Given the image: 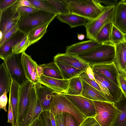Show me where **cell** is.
Masks as SVG:
<instances>
[{
  "label": "cell",
  "mask_w": 126,
  "mask_h": 126,
  "mask_svg": "<svg viewBox=\"0 0 126 126\" xmlns=\"http://www.w3.org/2000/svg\"><path fill=\"white\" fill-rule=\"evenodd\" d=\"M70 14L91 20L96 18L107 8L97 0H64Z\"/></svg>",
  "instance_id": "cell-1"
},
{
  "label": "cell",
  "mask_w": 126,
  "mask_h": 126,
  "mask_svg": "<svg viewBox=\"0 0 126 126\" xmlns=\"http://www.w3.org/2000/svg\"><path fill=\"white\" fill-rule=\"evenodd\" d=\"M115 46L110 43L101 44L77 55L90 66L113 62Z\"/></svg>",
  "instance_id": "cell-2"
},
{
  "label": "cell",
  "mask_w": 126,
  "mask_h": 126,
  "mask_svg": "<svg viewBox=\"0 0 126 126\" xmlns=\"http://www.w3.org/2000/svg\"><path fill=\"white\" fill-rule=\"evenodd\" d=\"M49 111L54 116L62 113H69L75 118L80 125L87 118L63 94L56 93L54 95Z\"/></svg>",
  "instance_id": "cell-3"
},
{
  "label": "cell",
  "mask_w": 126,
  "mask_h": 126,
  "mask_svg": "<svg viewBox=\"0 0 126 126\" xmlns=\"http://www.w3.org/2000/svg\"><path fill=\"white\" fill-rule=\"evenodd\" d=\"M57 15L39 10L35 12L20 16L18 29L26 34L33 29L54 19Z\"/></svg>",
  "instance_id": "cell-4"
},
{
  "label": "cell",
  "mask_w": 126,
  "mask_h": 126,
  "mask_svg": "<svg viewBox=\"0 0 126 126\" xmlns=\"http://www.w3.org/2000/svg\"><path fill=\"white\" fill-rule=\"evenodd\" d=\"M115 7H109L96 18L88 22L85 26L86 38L96 41V35L100 30L107 23L112 21Z\"/></svg>",
  "instance_id": "cell-5"
},
{
  "label": "cell",
  "mask_w": 126,
  "mask_h": 126,
  "mask_svg": "<svg viewBox=\"0 0 126 126\" xmlns=\"http://www.w3.org/2000/svg\"><path fill=\"white\" fill-rule=\"evenodd\" d=\"M94 104L95 115L94 118L100 126H111L114 120L116 108L113 103L93 100Z\"/></svg>",
  "instance_id": "cell-6"
},
{
  "label": "cell",
  "mask_w": 126,
  "mask_h": 126,
  "mask_svg": "<svg viewBox=\"0 0 126 126\" xmlns=\"http://www.w3.org/2000/svg\"><path fill=\"white\" fill-rule=\"evenodd\" d=\"M21 54L13 53L3 60L11 80L19 85L27 80L21 63Z\"/></svg>",
  "instance_id": "cell-7"
},
{
  "label": "cell",
  "mask_w": 126,
  "mask_h": 126,
  "mask_svg": "<svg viewBox=\"0 0 126 126\" xmlns=\"http://www.w3.org/2000/svg\"><path fill=\"white\" fill-rule=\"evenodd\" d=\"M43 110L38 100L33 84L32 87L29 102L23 119L18 126H29L37 118Z\"/></svg>",
  "instance_id": "cell-8"
},
{
  "label": "cell",
  "mask_w": 126,
  "mask_h": 126,
  "mask_svg": "<svg viewBox=\"0 0 126 126\" xmlns=\"http://www.w3.org/2000/svg\"><path fill=\"white\" fill-rule=\"evenodd\" d=\"M33 83L27 80L19 86L17 116V126L22 122L29 102L31 91Z\"/></svg>",
  "instance_id": "cell-9"
},
{
  "label": "cell",
  "mask_w": 126,
  "mask_h": 126,
  "mask_svg": "<svg viewBox=\"0 0 126 126\" xmlns=\"http://www.w3.org/2000/svg\"><path fill=\"white\" fill-rule=\"evenodd\" d=\"M86 118H94L95 109L93 100L81 95L63 94Z\"/></svg>",
  "instance_id": "cell-10"
},
{
  "label": "cell",
  "mask_w": 126,
  "mask_h": 126,
  "mask_svg": "<svg viewBox=\"0 0 126 126\" xmlns=\"http://www.w3.org/2000/svg\"><path fill=\"white\" fill-rule=\"evenodd\" d=\"M34 85L37 98L43 111H49L50 103L54 95L56 93L39 82Z\"/></svg>",
  "instance_id": "cell-11"
},
{
  "label": "cell",
  "mask_w": 126,
  "mask_h": 126,
  "mask_svg": "<svg viewBox=\"0 0 126 126\" xmlns=\"http://www.w3.org/2000/svg\"><path fill=\"white\" fill-rule=\"evenodd\" d=\"M21 61L27 79L34 84L39 82L37 63L25 52L22 53Z\"/></svg>",
  "instance_id": "cell-12"
},
{
  "label": "cell",
  "mask_w": 126,
  "mask_h": 126,
  "mask_svg": "<svg viewBox=\"0 0 126 126\" xmlns=\"http://www.w3.org/2000/svg\"><path fill=\"white\" fill-rule=\"evenodd\" d=\"M53 62L64 63L83 72H85L90 66L88 63L77 55L66 53H59L56 55L54 57Z\"/></svg>",
  "instance_id": "cell-13"
},
{
  "label": "cell",
  "mask_w": 126,
  "mask_h": 126,
  "mask_svg": "<svg viewBox=\"0 0 126 126\" xmlns=\"http://www.w3.org/2000/svg\"><path fill=\"white\" fill-rule=\"evenodd\" d=\"M69 81V80L58 79L43 75L39 77V82L59 94H66Z\"/></svg>",
  "instance_id": "cell-14"
},
{
  "label": "cell",
  "mask_w": 126,
  "mask_h": 126,
  "mask_svg": "<svg viewBox=\"0 0 126 126\" xmlns=\"http://www.w3.org/2000/svg\"><path fill=\"white\" fill-rule=\"evenodd\" d=\"M113 24L126 34V0H121L115 6L112 20Z\"/></svg>",
  "instance_id": "cell-15"
},
{
  "label": "cell",
  "mask_w": 126,
  "mask_h": 126,
  "mask_svg": "<svg viewBox=\"0 0 126 126\" xmlns=\"http://www.w3.org/2000/svg\"><path fill=\"white\" fill-rule=\"evenodd\" d=\"M90 66L93 71L103 75L120 87L118 80V70L113 62L95 64Z\"/></svg>",
  "instance_id": "cell-16"
},
{
  "label": "cell",
  "mask_w": 126,
  "mask_h": 126,
  "mask_svg": "<svg viewBox=\"0 0 126 126\" xmlns=\"http://www.w3.org/2000/svg\"><path fill=\"white\" fill-rule=\"evenodd\" d=\"M93 72L95 79L97 80L105 85L113 99L114 103L124 96L126 97L124 94L120 87L103 75L95 71Z\"/></svg>",
  "instance_id": "cell-17"
},
{
  "label": "cell",
  "mask_w": 126,
  "mask_h": 126,
  "mask_svg": "<svg viewBox=\"0 0 126 126\" xmlns=\"http://www.w3.org/2000/svg\"><path fill=\"white\" fill-rule=\"evenodd\" d=\"M26 34L18 29L0 48V59L3 61L13 54V48Z\"/></svg>",
  "instance_id": "cell-18"
},
{
  "label": "cell",
  "mask_w": 126,
  "mask_h": 126,
  "mask_svg": "<svg viewBox=\"0 0 126 126\" xmlns=\"http://www.w3.org/2000/svg\"><path fill=\"white\" fill-rule=\"evenodd\" d=\"M16 2L2 11L0 24V31L2 32L7 24L19 19L20 15L17 10L18 6Z\"/></svg>",
  "instance_id": "cell-19"
},
{
  "label": "cell",
  "mask_w": 126,
  "mask_h": 126,
  "mask_svg": "<svg viewBox=\"0 0 126 126\" xmlns=\"http://www.w3.org/2000/svg\"><path fill=\"white\" fill-rule=\"evenodd\" d=\"M37 71L39 76L41 75L54 78L63 79L59 68L55 62L38 65Z\"/></svg>",
  "instance_id": "cell-20"
},
{
  "label": "cell",
  "mask_w": 126,
  "mask_h": 126,
  "mask_svg": "<svg viewBox=\"0 0 126 126\" xmlns=\"http://www.w3.org/2000/svg\"><path fill=\"white\" fill-rule=\"evenodd\" d=\"M19 85L11 80L9 100L13 115V123L11 126H17V116Z\"/></svg>",
  "instance_id": "cell-21"
},
{
  "label": "cell",
  "mask_w": 126,
  "mask_h": 126,
  "mask_svg": "<svg viewBox=\"0 0 126 126\" xmlns=\"http://www.w3.org/2000/svg\"><path fill=\"white\" fill-rule=\"evenodd\" d=\"M113 104L116 111L111 126H126V97Z\"/></svg>",
  "instance_id": "cell-22"
},
{
  "label": "cell",
  "mask_w": 126,
  "mask_h": 126,
  "mask_svg": "<svg viewBox=\"0 0 126 126\" xmlns=\"http://www.w3.org/2000/svg\"><path fill=\"white\" fill-rule=\"evenodd\" d=\"M82 91L81 95L92 100L110 102L106 96L82 79Z\"/></svg>",
  "instance_id": "cell-23"
},
{
  "label": "cell",
  "mask_w": 126,
  "mask_h": 126,
  "mask_svg": "<svg viewBox=\"0 0 126 126\" xmlns=\"http://www.w3.org/2000/svg\"><path fill=\"white\" fill-rule=\"evenodd\" d=\"M115 54L113 63L118 71L126 72V42L115 45Z\"/></svg>",
  "instance_id": "cell-24"
},
{
  "label": "cell",
  "mask_w": 126,
  "mask_h": 126,
  "mask_svg": "<svg viewBox=\"0 0 126 126\" xmlns=\"http://www.w3.org/2000/svg\"><path fill=\"white\" fill-rule=\"evenodd\" d=\"M57 19L61 22L66 23L71 28L80 26L85 27L88 22L91 19L73 14L59 15Z\"/></svg>",
  "instance_id": "cell-25"
},
{
  "label": "cell",
  "mask_w": 126,
  "mask_h": 126,
  "mask_svg": "<svg viewBox=\"0 0 126 126\" xmlns=\"http://www.w3.org/2000/svg\"><path fill=\"white\" fill-rule=\"evenodd\" d=\"M101 44L96 41L89 40L75 43L66 47V53L77 55L78 54L89 50Z\"/></svg>",
  "instance_id": "cell-26"
},
{
  "label": "cell",
  "mask_w": 126,
  "mask_h": 126,
  "mask_svg": "<svg viewBox=\"0 0 126 126\" xmlns=\"http://www.w3.org/2000/svg\"><path fill=\"white\" fill-rule=\"evenodd\" d=\"M54 19L33 29L27 33L29 46L41 39L46 33L48 25Z\"/></svg>",
  "instance_id": "cell-27"
},
{
  "label": "cell",
  "mask_w": 126,
  "mask_h": 126,
  "mask_svg": "<svg viewBox=\"0 0 126 126\" xmlns=\"http://www.w3.org/2000/svg\"><path fill=\"white\" fill-rule=\"evenodd\" d=\"M11 79L3 62L0 65V96L6 91L9 92Z\"/></svg>",
  "instance_id": "cell-28"
},
{
  "label": "cell",
  "mask_w": 126,
  "mask_h": 126,
  "mask_svg": "<svg viewBox=\"0 0 126 126\" xmlns=\"http://www.w3.org/2000/svg\"><path fill=\"white\" fill-rule=\"evenodd\" d=\"M62 74L63 79L69 80L79 76L84 72L61 62H55Z\"/></svg>",
  "instance_id": "cell-29"
},
{
  "label": "cell",
  "mask_w": 126,
  "mask_h": 126,
  "mask_svg": "<svg viewBox=\"0 0 126 126\" xmlns=\"http://www.w3.org/2000/svg\"><path fill=\"white\" fill-rule=\"evenodd\" d=\"M82 89V79L79 76L69 79L68 88L66 94L81 95Z\"/></svg>",
  "instance_id": "cell-30"
},
{
  "label": "cell",
  "mask_w": 126,
  "mask_h": 126,
  "mask_svg": "<svg viewBox=\"0 0 126 126\" xmlns=\"http://www.w3.org/2000/svg\"><path fill=\"white\" fill-rule=\"evenodd\" d=\"M112 23V21L109 22L101 28L96 35V42L99 44L110 43V37Z\"/></svg>",
  "instance_id": "cell-31"
},
{
  "label": "cell",
  "mask_w": 126,
  "mask_h": 126,
  "mask_svg": "<svg viewBox=\"0 0 126 126\" xmlns=\"http://www.w3.org/2000/svg\"><path fill=\"white\" fill-rule=\"evenodd\" d=\"M126 42V34L124 33L112 23L111 30L110 43L115 46Z\"/></svg>",
  "instance_id": "cell-32"
},
{
  "label": "cell",
  "mask_w": 126,
  "mask_h": 126,
  "mask_svg": "<svg viewBox=\"0 0 126 126\" xmlns=\"http://www.w3.org/2000/svg\"><path fill=\"white\" fill-rule=\"evenodd\" d=\"M28 0L33 5L34 7L39 10L56 14L57 15H60L55 9L45 0Z\"/></svg>",
  "instance_id": "cell-33"
},
{
  "label": "cell",
  "mask_w": 126,
  "mask_h": 126,
  "mask_svg": "<svg viewBox=\"0 0 126 126\" xmlns=\"http://www.w3.org/2000/svg\"><path fill=\"white\" fill-rule=\"evenodd\" d=\"M45 1L51 6L60 15L70 14L64 0H46Z\"/></svg>",
  "instance_id": "cell-34"
},
{
  "label": "cell",
  "mask_w": 126,
  "mask_h": 126,
  "mask_svg": "<svg viewBox=\"0 0 126 126\" xmlns=\"http://www.w3.org/2000/svg\"><path fill=\"white\" fill-rule=\"evenodd\" d=\"M29 46L28 35L26 34L24 38L13 47L12 49L13 53H22L25 52Z\"/></svg>",
  "instance_id": "cell-35"
},
{
  "label": "cell",
  "mask_w": 126,
  "mask_h": 126,
  "mask_svg": "<svg viewBox=\"0 0 126 126\" xmlns=\"http://www.w3.org/2000/svg\"><path fill=\"white\" fill-rule=\"evenodd\" d=\"M64 126H80L75 118L71 114L67 112L64 114Z\"/></svg>",
  "instance_id": "cell-36"
},
{
  "label": "cell",
  "mask_w": 126,
  "mask_h": 126,
  "mask_svg": "<svg viewBox=\"0 0 126 126\" xmlns=\"http://www.w3.org/2000/svg\"><path fill=\"white\" fill-rule=\"evenodd\" d=\"M118 71V78L120 86L124 94L126 96V73Z\"/></svg>",
  "instance_id": "cell-37"
},
{
  "label": "cell",
  "mask_w": 126,
  "mask_h": 126,
  "mask_svg": "<svg viewBox=\"0 0 126 126\" xmlns=\"http://www.w3.org/2000/svg\"><path fill=\"white\" fill-rule=\"evenodd\" d=\"M39 10L35 7L27 6L18 7L17 11L19 13L20 16L29 14L36 12Z\"/></svg>",
  "instance_id": "cell-38"
},
{
  "label": "cell",
  "mask_w": 126,
  "mask_h": 126,
  "mask_svg": "<svg viewBox=\"0 0 126 126\" xmlns=\"http://www.w3.org/2000/svg\"><path fill=\"white\" fill-rule=\"evenodd\" d=\"M18 23L3 36L2 39L0 40V48L18 30Z\"/></svg>",
  "instance_id": "cell-39"
},
{
  "label": "cell",
  "mask_w": 126,
  "mask_h": 126,
  "mask_svg": "<svg viewBox=\"0 0 126 126\" xmlns=\"http://www.w3.org/2000/svg\"><path fill=\"white\" fill-rule=\"evenodd\" d=\"M79 76L81 77L82 79L87 83L98 90L101 92V89L97 83L96 82L90 79L85 72L82 73Z\"/></svg>",
  "instance_id": "cell-40"
},
{
  "label": "cell",
  "mask_w": 126,
  "mask_h": 126,
  "mask_svg": "<svg viewBox=\"0 0 126 126\" xmlns=\"http://www.w3.org/2000/svg\"><path fill=\"white\" fill-rule=\"evenodd\" d=\"M7 92L5 90L4 93L0 96V109H3L5 112L7 111L6 105L8 102Z\"/></svg>",
  "instance_id": "cell-41"
},
{
  "label": "cell",
  "mask_w": 126,
  "mask_h": 126,
  "mask_svg": "<svg viewBox=\"0 0 126 126\" xmlns=\"http://www.w3.org/2000/svg\"><path fill=\"white\" fill-rule=\"evenodd\" d=\"M80 126H100L94 118H87Z\"/></svg>",
  "instance_id": "cell-42"
},
{
  "label": "cell",
  "mask_w": 126,
  "mask_h": 126,
  "mask_svg": "<svg viewBox=\"0 0 126 126\" xmlns=\"http://www.w3.org/2000/svg\"><path fill=\"white\" fill-rule=\"evenodd\" d=\"M18 0H0V11H2L16 2Z\"/></svg>",
  "instance_id": "cell-43"
},
{
  "label": "cell",
  "mask_w": 126,
  "mask_h": 126,
  "mask_svg": "<svg viewBox=\"0 0 126 126\" xmlns=\"http://www.w3.org/2000/svg\"><path fill=\"white\" fill-rule=\"evenodd\" d=\"M49 111H44L40 114L45 126H51L49 118Z\"/></svg>",
  "instance_id": "cell-44"
},
{
  "label": "cell",
  "mask_w": 126,
  "mask_h": 126,
  "mask_svg": "<svg viewBox=\"0 0 126 126\" xmlns=\"http://www.w3.org/2000/svg\"><path fill=\"white\" fill-rule=\"evenodd\" d=\"M64 114L62 113L54 116L56 126H64Z\"/></svg>",
  "instance_id": "cell-45"
},
{
  "label": "cell",
  "mask_w": 126,
  "mask_h": 126,
  "mask_svg": "<svg viewBox=\"0 0 126 126\" xmlns=\"http://www.w3.org/2000/svg\"><path fill=\"white\" fill-rule=\"evenodd\" d=\"M100 3L104 4L107 7L116 6L118 2L117 0H97Z\"/></svg>",
  "instance_id": "cell-46"
},
{
  "label": "cell",
  "mask_w": 126,
  "mask_h": 126,
  "mask_svg": "<svg viewBox=\"0 0 126 126\" xmlns=\"http://www.w3.org/2000/svg\"><path fill=\"white\" fill-rule=\"evenodd\" d=\"M13 115L12 107L10 101L9 100V107L8 113V121L7 122L11 124L13 123Z\"/></svg>",
  "instance_id": "cell-47"
},
{
  "label": "cell",
  "mask_w": 126,
  "mask_h": 126,
  "mask_svg": "<svg viewBox=\"0 0 126 126\" xmlns=\"http://www.w3.org/2000/svg\"><path fill=\"white\" fill-rule=\"evenodd\" d=\"M17 5L18 7L21 6H27L34 7L33 5L28 0H19L17 2Z\"/></svg>",
  "instance_id": "cell-48"
},
{
  "label": "cell",
  "mask_w": 126,
  "mask_h": 126,
  "mask_svg": "<svg viewBox=\"0 0 126 126\" xmlns=\"http://www.w3.org/2000/svg\"><path fill=\"white\" fill-rule=\"evenodd\" d=\"M29 126H45L40 114Z\"/></svg>",
  "instance_id": "cell-49"
},
{
  "label": "cell",
  "mask_w": 126,
  "mask_h": 126,
  "mask_svg": "<svg viewBox=\"0 0 126 126\" xmlns=\"http://www.w3.org/2000/svg\"><path fill=\"white\" fill-rule=\"evenodd\" d=\"M85 72L90 79L96 82L93 71L90 66L87 68Z\"/></svg>",
  "instance_id": "cell-50"
},
{
  "label": "cell",
  "mask_w": 126,
  "mask_h": 126,
  "mask_svg": "<svg viewBox=\"0 0 126 126\" xmlns=\"http://www.w3.org/2000/svg\"><path fill=\"white\" fill-rule=\"evenodd\" d=\"M49 116L51 126H56L54 116L50 111Z\"/></svg>",
  "instance_id": "cell-51"
},
{
  "label": "cell",
  "mask_w": 126,
  "mask_h": 126,
  "mask_svg": "<svg viewBox=\"0 0 126 126\" xmlns=\"http://www.w3.org/2000/svg\"><path fill=\"white\" fill-rule=\"evenodd\" d=\"M78 38L79 40H82L85 38V35L83 34H78Z\"/></svg>",
  "instance_id": "cell-52"
},
{
  "label": "cell",
  "mask_w": 126,
  "mask_h": 126,
  "mask_svg": "<svg viewBox=\"0 0 126 126\" xmlns=\"http://www.w3.org/2000/svg\"><path fill=\"white\" fill-rule=\"evenodd\" d=\"M3 36L2 33L1 31H0V40L2 39Z\"/></svg>",
  "instance_id": "cell-53"
},
{
  "label": "cell",
  "mask_w": 126,
  "mask_h": 126,
  "mask_svg": "<svg viewBox=\"0 0 126 126\" xmlns=\"http://www.w3.org/2000/svg\"><path fill=\"white\" fill-rule=\"evenodd\" d=\"M2 11H0V22L1 19V17Z\"/></svg>",
  "instance_id": "cell-54"
}]
</instances>
